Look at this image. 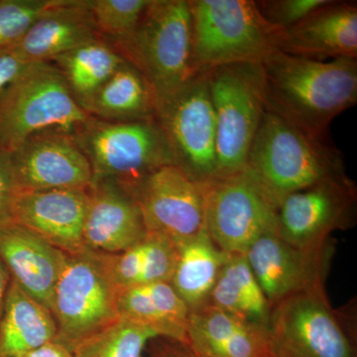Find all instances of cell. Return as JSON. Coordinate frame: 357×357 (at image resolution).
<instances>
[{
  "instance_id": "6da1fadb",
  "label": "cell",
  "mask_w": 357,
  "mask_h": 357,
  "mask_svg": "<svg viewBox=\"0 0 357 357\" xmlns=\"http://www.w3.org/2000/svg\"><path fill=\"white\" fill-rule=\"evenodd\" d=\"M266 110L317 139L357 102V59L330 61L278 50L261 62Z\"/></svg>"
},
{
  "instance_id": "7a4b0ae2",
  "label": "cell",
  "mask_w": 357,
  "mask_h": 357,
  "mask_svg": "<svg viewBox=\"0 0 357 357\" xmlns=\"http://www.w3.org/2000/svg\"><path fill=\"white\" fill-rule=\"evenodd\" d=\"M246 169L277 204L293 192L347 175L342 154L328 140L312 137L268 112L251 145Z\"/></svg>"
},
{
  "instance_id": "3957f363",
  "label": "cell",
  "mask_w": 357,
  "mask_h": 357,
  "mask_svg": "<svg viewBox=\"0 0 357 357\" xmlns=\"http://www.w3.org/2000/svg\"><path fill=\"white\" fill-rule=\"evenodd\" d=\"M112 44L146 77L157 107L196 75L188 0H151L132 34Z\"/></svg>"
},
{
  "instance_id": "277c9868",
  "label": "cell",
  "mask_w": 357,
  "mask_h": 357,
  "mask_svg": "<svg viewBox=\"0 0 357 357\" xmlns=\"http://www.w3.org/2000/svg\"><path fill=\"white\" fill-rule=\"evenodd\" d=\"M195 74L236 63H261L276 51V33L253 0H188Z\"/></svg>"
},
{
  "instance_id": "5b68a950",
  "label": "cell",
  "mask_w": 357,
  "mask_h": 357,
  "mask_svg": "<svg viewBox=\"0 0 357 357\" xmlns=\"http://www.w3.org/2000/svg\"><path fill=\"white\" fill-rule=\"evenodd\" d=\"M217 126V176L246 168L266 114L261 63H236L204 70Z\"/></svg>"
},
{
  "instance_id": "8992f818",
  "label": "cell",
  "mask_w": 357,
  "mask_h": 357,
  "mask_svg": "<svg viewBox=\"0 0 357 357\" xmlns=\"http://www.w3.org/2000/svg\"><path fill=\"white\" fill-rule=\"evenodd\" d=\"M72 134L89 160L93 178L133 185L162 167L175 165L156 119L112 122L91 115Z\"/></svg>"
},
{
  "instance_id": "52a82bcc",
  "label": "cell",
  "mask_w": 357,
  "mask_h": 357,
  "mask_svg": "<svg viewBox=\"0 0 357 357\" xmlns=\"http://www.w3.org/2000/svg\"><path fill=\"white\" fill-rule=\"evenodd\" d=\"M109 255L84 249L67 256L54 291L51 312L57 323L56 342L75 347L119 319Z\"/></svg>"
},
{
  "instance_id": "ba28073f",
  "label": "cell",
  "mask_w": 357,
  "mask_h": 357,
  "mask_svg": "<svg viewBox=\"0 0 357 357\" xmlns=\"http://www.w3.org/2000/svg\"><path fill=\"white\" fill-rule=\"evenodd\" d=\"M270 357H356L345 321L325 287L296 294L271 307Z\"/></svg>"
},
{
  "instance_id": "9c48e42d",
  "label": "cell",
  "mask_w": 357,
  "mask_h": 357,
  "mask_svg": "<svg viewBox=\"0 0 357 357\" xmlns=\"http://www.w3.org/2000/svg\"><path fill=\"white\" fill-rule=\"evenodd\" d=\"M206 231L220 250L245 255L258 237L276 231L277 204L244 169L203 183Z\"/></svg>"
},
{
  "instance_id": "30bf717a",
  "label": "cell",
  "mask_w": 357,
  "mask_h": 357,
  "mask_svg": "<svg viewBox=\"0 0 357 357\" xmlns=\"http://www.w3.org/2000/svg\"><path fill=\"white\" fill-rule=\"evenodd\" d=\"M89 117L75 102L57 68L38 63L0 109V151H13L42 131L73 132Z\"/></svg>"
},
{
  "instance_id": "8fae6325",
  "label": "cell",
  "mask_w": 357,
  "mask_h": 357,
  "mask_svg": "<svg viewBox=\"0 0 357 357\" xmlns=\"http://www.w3.org/2000/svg\"><path fill=\"white\" fill-rule=\"evenodd\" d=\"M156 121L175 166L199 183L217 176V126L204 72L160 103Z\"/></svg>"
},
{
  "instance_id": "7c38bea8",
  "label": "cell",
  "mask_w": 357,
  "mask_h": 357,
  "mask_svg": "<svg viewBox=\"0 0 357 357\" xmlns=\"http://www.w3.org/2000/svg\"><path fill=\"white\" fill-rule=\"evenodd\" d=\"M356 202V184L347 175L293 192L277 204L276 234L297 248H324L333 232L351 227Z\"/></svg>"
},
{
  "instance_id": "4fadbf2b",
  "label": "cell",
  "mask_w": 357,
  "mask_h": 357,
  "mask_svg": "<svg viewBox=\"0 0 357 357\" xmlns=\"http://www.w3.org/2000/svg\"><path fill=\"white\" fill-rule=\"evenodd\" d=\"M139 204L147 234L181 245L206 231L203 183L169 165L128 185Z\"/></svg>"
},
{
  "instance_id": "5bb4252c",
  "label": "cell",
  "mask_w": 357,
  "mask_h": 357,
  "mask_svg": "<svg viewBox=\"0 0 357 357\" xmlns=\"http://www.w3.org/2000/svg\"><path fill=\"white\" fill-rule=\"evenodd\" d=\"M333 252L332 243L306 250L286 243L276 231H269L258 237L245 255L270 307H273L296 294L325 287Z\"/></svg>"
},
{
  "instance_id": "9a60e30c",
  "label": "cell",
  "mask_w": 357,
  "mask_h": 357,
  "mask_svg": "<svg viewBox=\"0 0 357 357\" xmlns=\"http://www.w3.org/2000/svg\"><path fill=\"white\" fill-rule=\"evenodd\" d=\"M10 155L20 192L88 189L93 180L89 160L68 131L34 134Z\"/></svg>"
},
{
  "instance_id": "2e32d148",
  "label": "cell",
  "mask_w": 357,
  "mask_h": 357,
  "mask_svg": "<svg viewBox=\"0 0 357 357\" xmlns=\"http://www.w3.org/2000/svg\"><path fill=\"white\" fill-rule=\"evenodd\" d=\"M88 192L84 248L119 255L146 237L142 213L130 188L109 178H93Z\"/></svg>"
},
{
  "instance_id": "e0dca14e",
  "label": "cell",
  "mask_w": 357,
  "mask_h": 357,
  "mask_svg": "<svg viewBox=\"0 0 357 357\" xmlns=\"http://www.w3.org/2000/svg\"><path fill=\"white\" fill-rule=\"evenodd\" d=\"M88 189L21 192L13 208V222L69 255L84 251L83 232Z\"/></svg>"
},
{
  "instance_id": "ac0fdd59",
  "label": "cell",
  "mask_w": 357,
  "mask_h": 357,
  "mask_svg": "<svg viewBox=\"0 0 357 357\" xmlns=\"http://www.w3.org/2000/svg\"><path fill=\"white\" fill-rule=\"evenodd\" d=\"M276 49L312 60L357 59L356 2L331 0L298 24L278 30Z\"/></svg>"
},
{
  "instance_id": "d6986e66",
  "label": "cell",
  "mask_w": 357,
  "mask_h": 357,
  "mask_svg": "<svg viewBox=\"0 0 357 357\" xmlns=\"http://www.w3.org/2000/svg\"><path fill=\"white\" fill-rule=\"evenodd\" d=\"M67 256L18 223L0 225V258L11 279L50 311L56 284Z\"/></svg>"
},
{
  "instance_id": "ffe728a7",
  "label": "cell",
  "mask_w": 357,
  "mask_h": 357,
  "mask_svg": "<svg viewBox=\"0 0 357 357\" xmlns=\"http://www.w3.org/2000/svg\"><path fill=\"white\" fill-rule=\"evenodd\" d=\"M98 38L100 34L84 0H52L11 50L28 63H52Z\"/></svg>"
},
{
  "instance_id": "44dd1931",
  "label": "cell",
  "mask_w": 357,
  "mask_h": 357,
  "mask_svg": "<svg viewBox=\"0 0 357 357\" xmlns=\"http://www.w3.org/2000/svg\"><path fill=\"white\" fill-rule=\"evenodd\" d=\"M187 345L197 357H270L268 326L210 306L191 312Z\"/></svg>"
},
{
  "instance_id": "7402d4cb",
  "label": "cell",
  "mask_w": 357,
  "mask_h": 357,
  "mask_svg": "<svg viewBox=\"0 0 357 357\" xmlns=\"http://www.w3.org/2000/svg\"><path fill=\"white\" fill-rule=\"evenodd\" d=\"M117 312L119 318L148 326L159 337L187 344L191 311L170 283L119 291Z\"/></svg>"
},
{
  "instance_id": "603a6c76",
  "label": "cell",
  "mask_w": 357,
  "mask_h": 357,
  "mask_svg": "<svg viewBox=\"0 0 357 357\" xmlns=\"http://www.w3.org/2000/svg\"><path fill=\"white\" fill-rule=\"evenodd\" d=\"M50 310L11 279L0 319V357H23L57 337Z\"/></svg>"
},
{
  "instance_id": "cb8c5ba5",
  "label": "cell",
  "mask_w": 357,
  "mask_h": 357,
  "mask_svg": "<svg viewBox=\"0 0 357 357\" xmlns=\"http://www.w3.org/2000/svg\"><path fill=\"white\" fill-rule=\"evenodd\" d=\"M126 61L114 45L100 37L56 58L51 64L62 75L75 102L89 114L98 91Z\"/></svg>"
},
{
  "instance_id": "d4e9b609",
  "label": "cell",
  "mask_w": 357,
  "mask_h": 357,
  "mask_svg": "<svg viewBox=\"0 0 357 357\" xmlns=\"http://www.w3.org/2000/svg\"><path fill=\"white\" fill-rule=\"evenodd\" d=\"M89 114L112 122L154 121L156 96L146 77L126 60L98 91Z\"/></svg>"
},
{
  "instance_id": "484cf974",
  "label": "cell",
  "mask_w": 357,
  "mask_h": 357,
  "mask_svg": "<svg viewBox=\"0 0 357 357\" xmlns=\"http://www.w3.org/2000/svg\"><path fill=\"white\" fill-rule=\"evenodd\" d=\"M227 253L204 231L178 245V257L170 284L190 311L206 306Z\"/></svg>"
},
{
  "instance_id": "4316f807",
  "label": "cell",
  "mask_w": 357,
  "mask_h": 357,
  "mask_svg": "<svg viewBox=\"0 0 357 357\" xmlns=\"http://www.w3.org/2000/svg\"><path fill=\"white\" fill-rule=\"evenodd\" d=\"M178 257V246L159 234H147L140 243L119 255H109L112 278L119 291L170 283Z\"/></svg>"
},
{
  "instance_id": "83f0119b",
  "label": "cell",
  "mask_w": 357,
  "mask_h": 357,
  "mask_svg": "<svg viewBox=\"0 0 357 357\" xmlns=\"http://www.w3.org/2000/svg\"><path fill=\"white\" fill-rule=\"evenodd\" d=\"M206 306L266 326L271 312L246 255L229 253Z\"/></svg>"
},
{
  "instance_id": "f1b7e54d",
  "label": "cell",
  "mask_w": 357,
  "mask_h": 357,
  "mask_svg": "<svg viewBox=\"0 0 357 357\" xmlns=\"http://www.w3.org/2000/svg\"><path fill=\"white\" fill-rule=\"evenodd\" d=\"M158 335L148 326L119 318L73 349L74 357H141Z\"/></svg>"
},
{
  "instance_id": "f546056e",
  "label": "cell",
  "mask_w": 357,
  "mask_h": 357,
  "mask_svg": "<svg viewBox=\"0 0 357 357\" xmlns=\"http://www.w3.org/2000/svg\"><path fill=\"white\" fill-rule=\"evenodd\" d=\"M102 38L110 43L132 34L151 0H84Z\"/></svg>"
},
{
  "instance_id": "4dcf8cb0",
  "label": "cell",
  "mask_w": 357,
  "mask_h": 357,
  "mask_svg": "<svg viewBox=\"0 0 357 357\" xmlns=\"http://www.w3.org/2000/svg\"><path fill=\"white\" fill-rule=\"evenodd\" d=\"M52 0H0V52L11 50Z\"/></svg>"
},
{
  "instance_id": "1f68e13d",
  "label": "cell",
  "mask_w": 357,
  "mask_h": 357,
  "mask_svg": "<svg viewBox=\"0 0 357 357\" xmlns=\"http://www.w3.org/2000/svg\"><path fill=\"white\" fill-rule=\"evenodd\" d=\"M331 0H262L256 1L262 17L277 30L298 24Z\"/></svg>"
},
{
  "instance_id": "d6a6232c",
  "label": "cell",
  "mask_w": 357,
  "mask_h": 357,
  "mask_svg": "<svg viewBox=\"0 0 357 357\" xmlns=\"http://www.w3.org/2000/svg\"><path fill=\"white\" fill-rule=\"evenodd\" d=\"M34 65L13 50L0 52V109Z\"/></svg>"
},
{
  "instance_id": "836d02e7",
  "label": "cell",
  "mask_w": 357,
  "mask_h": 357,
  "mask_svg": "<svg viewBox=\"0 0 357 357\" xmlns=\"http://www.w3.org/2000/svg\"><path fill=\"white\" fill-rule=\"evenodd\" d=\"M14 178L11 155L0 151V225L13 222V208L20 194Z\"/></svg>"
},
{
  "instance_id": "e575fe53",
  "label": "cell",
  "mask_w": 357,
  "mask_h": 357,
  "mask_svg": "<svg viewBox=\"0 0 357 357\" xmlns=\"http://www.w3.org/2000/svg\"><path fill=\"white\" fill-rule=\"evenodd\" d=\"M151 357H197L189 347L181 342L168 340L155 347Z\"/></svg>"
},
{
  "instance_id": "d590c367",
  "label": "cell",
  "mask_w": 357,
  "mask_h": 357,
  "mask_svg": "<svg viewBox=\"0 0 357 357\" xmlns=\"http://www.w3.org/2000/svg\"><path fill=\"white\" fill-rule=\"evenodd\" d=\"M23 357H74V354L69 347L56 340H52L37 347L34 351L28 352Z\"/></svg>"
},
{
  "instance_id": "8d00e7d4",
  "label": "cell",
  "mask_w": 357,
  "mask_h": 357,
  "mask_svg": "<svg viewBox=\"0 0 357 357\" xmlns=\"http://www.w3.org/2000/svg\"><path fill=\"white\" fill-rule=\"evenodd\" d=\"M11 276L9 274L6 265L0 258V319L3 312L4 304H6V295L10 285Z\"/></svg>"
}]
</instances>
